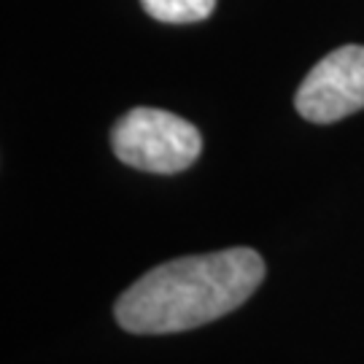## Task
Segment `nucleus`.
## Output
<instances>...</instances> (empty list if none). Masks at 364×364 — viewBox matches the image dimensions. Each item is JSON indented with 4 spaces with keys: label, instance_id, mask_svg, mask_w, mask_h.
<instances>
[{
    "label": "nucleus",
    "instance_id": "obj_1",
    "mask_svg": "<svg viewBox=\"0 0 364 364\" xmlns=\"http://www.w3.org/2000/svg\"><path fill=\"white\" fill-rule=\"evenodd\" d=\"M264 278L251 248H227L165 262L117 299V321L135 335H170L216 321L240 308Z\"/></svg>",
    "mask_w": 364,
    "mask_h": 364
},
{
    "label": "nucleus",
    "instance_id": "obj_2",
    "mask_svg": "<svg viewBox=\"0 0 364 364\" xmlns=\"http://www.w3.org/2000/svg\"><path fill=\"white\" fill-rule=\"evenodd\" d=\"M114 154L146 173H181L203 151L195 124L159 108H132L111 132Z\"/></svg>",
    "mask_w": 364,
    "mask_h": 364
},
{
    "label": "nucleus",
    "instance_id": "obj_3",
    "mask_svg": "<svg viewBox=\"0 0 364 364\" xmlns=\"http://www.w3.org/2000/svg\"><path fill=\"white\" fill-rule=\"evenodd\" d=\"M299 117L329 124L364 108V46H343L326 54L297 90Z\"/></svg>",
    "mask_w": 364,
    "mask_h": 364
},
{
    "label": "nucleus",
    "instance_id": "obj_4",
    "mask_svg": "<svg viewBox=\"0 0 364 364\" xmlns=\"http://www.w3.org/2000/svg\"><path fill=\"white\" fill-rule=\"evenodd\" d=\"M149 16L170 25H186V22H200L210 16L216 0H141Z\"/></svg>",
    "mask_w": 364,
    "mask_h": 364
}]
</instances>
